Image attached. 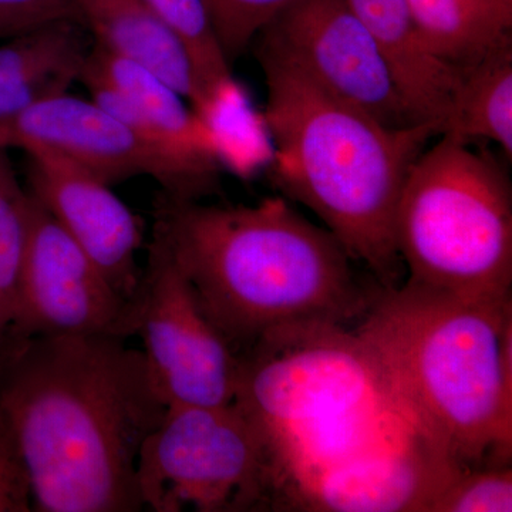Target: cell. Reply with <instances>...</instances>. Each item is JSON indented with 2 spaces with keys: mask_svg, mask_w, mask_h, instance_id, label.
<instances>
[{
  "mask_svg": "<svg viewBox=\"0 0 512 512\" xmlns=\"http://www.w3.org/2000/svg\"><path fill=\"white\" fill-rule=\"evenodd\" d=\"M3 346L0 417L35 510H143L138 457L168 407L143 352L106 333L30 336Z\"/></svg>",
  "mask_w": 512,
  "mask_h": 512,
  "instance_id": "cell-1",
  "label": "cell"
},
{
  "mask_svg": "<svg viewBox=\"0 0 512 512\" xmlns=\"http://www.w3.org/2000/svg\"><path fill=\"white\" fill-rule=\"evenodd\" d=\"M153 237L237 355L286 325L355 328L383 292L370 291L335 235L282 197L207 205L164 195Z\"/></svg>",
  "mask_w": 512,
  "mask_h": 512,
  "instance_id": "cell-2",
  "label": "cell"
},
{
  "mask_svg": "<svg viewBox=\"0 0 512 512\" xmlns=\"http://www.w3.org/2000/svg\"><path fill=\"white\" fill-rule=\"evenodd\" d=\"M266 86L262 124L279 190L305 205L384 291L402 285L396 212L436 124L387 128L323 90L291 60L258 43Z\"/></svg>",
  "mask_w": 512,
  "mask_h": 512,
  "instance_id": "cell-3",
  "label": "cell"
},
{
  "mask_svg": "<svg viewBox=\"0 0 512 512\" xmlns=\"http://www.w3.org/2000/svg\"><path fill=\"white\" fill-rule=\"evenodd\" d=\"M423 429L464 470L510 466L512 299L403 282L355 326Z\"/></svg>",
  "mask_w": 512,
  "mask_h": 512,
  "instance_id": "cell-4",
  "label": "cell"
},
{
  "mask_svg": "<svg viewBox=\"0 0 512 512\" xmlns=\"http://www.w3.org/2000/svg\"><path fill=\"white\" fill-rule=\"evenodd\" d=\"M234 403L268 468L323 463L359 446L404 400L355 328H276L239 355Z\"/></svg>",
  "mask_w": 512,
  "mask_h": 512,
  "instance_id": "cell-5",
  "label": "cell"
},
{
  "mask_svg": "<svg viewBox=\"0 0 512 512\" xmlns=\"http://www.w3.org/2000/svg\"><path fill=\"white\" fill-rule=\"evenodd\" d=\"M406 284L505 298L512 288V188L497 158L441 134L416 158L396 212Z\"/></svg>",
  "mask_w": 512,
  "mask_h": 512,
  "instance_id": "cell-6",
  "label": "cell"
},
{
  "mask_svg": "<svg viewBox=\"0 0 512 512\" xmlns=\"http://www.w3.org/2000/svg\"><path fill=\"white\" fill-rule=\"evenodd\" d=\"M137 485L157 512L269 508L264 446L235 403L168 406L141 447Z\"/></svg>",
  "mask_w": 512,
  "mask_h": 512,
  "instance_id": "cell-7",
  "label": "cell"
},
{
  "mask_svg": "<svg viewBox=\"0 0 512 512\" xmlns=\"http://www.w3.org/2000/svg\"><path fill=\"white\" fill-rule=\"evenodd\" d=\"M131 336L167 406H227L237 396L239 357L202 311L183 272L160 239L131 301Z\"/></svg>",
  "mask_w": 512,
  "mask_h": 512,
  "instance_id": "cell-8",
  "label": "cell"
},
{
  "mask_svg": "<svg viewBox=\"0 0 512 512\" xmlns=\"http://www.w3.org/2000/svg\"><path fill=\"white\" fill-rule=\"evenodd\" d=\"M256 37L323 90L382 126L403 130L424 124L376 40L345 0H296Z\"/></svg>",
  "mask_w": 512,
  "mask_h": 512,
  "instance_id": "cell-9",
  "label": "cell"
},
{
  "mask_svg": "<svg viewBox=\"0 0 512 512\" xmlns=\"http://www.w3.org/2000/svg\"><path fill=\"white\" fill-rule=\"evenodd\" d=\"M55 154L109 185L147 175L177 200L200 201L214 185L168 157L92 99L69 92L37 101L0 123V150Z\"/></svg>",
  "mask_w": 512,
  "mask_h": 512,
  "instance_id": "cell-10",
  "label": "cell"
},
{
  "mask_svg": "<svg viewBox=\"0 0 512 512\" xmlns=\"http://www.w3.org/2000/svg\"><path fill=\"white\" fill-rule=\"evenodd\" d=\"M130 312L131 301L28 192V239L6 342L97 333L127 339Z\"/></svg>",
  "mask_w": 512,
  "mask_h": 512,
  "instance_id": "cell-11",
  "label": "cell"
},
{
  "mask_svg": "<svg viewBox=\"0 0 512 512\" xmlns=\"http://www.w3.org/2000/svg\"><path fill=\"white\" fill-rule=\"evenodd\" d=\"M30 194L133 301L141 272L136 256L143 229L134 212L99 177L55 154L28 153Z\"/></svg>",
  "mask_w": 512,
  "mask_h": 512,
  "instance_id": "cell-12",
  "label": "cell"
},
{
  "mask_svg": "<svg viewBox=\"0 0 512 512\" xmlns=\"http://www.w3.org/2000/svg\"><path fill=\"white\" fill-rule=\"evenodd\" d=\"M74 6L96 45L157 74L210 123V104L190 57L146 0H74Z\"/></svg>",
  "mask_w": 512,
  "mask_h": 512,
  "instance_id": "cell-13",
  "label": "cell"
},
{
  "mask_svg": "<svg viewBox=\"0 0 512 512\" xmlns=\"http://www.w3.org/2000/svg\"><path fill=\"white\" fill-rule=\"evenodd\" d=\"M382 50L417 119L440 134L461 70L441 62L424 43L407 0H345Z\"/></svg>",
  "mask_w": 512,
  "mask_h": 512,
  "instance_id": "cell-14",
  "label": "cell"
},
{
  "mask_svg": "<svg viewBox=\"0 0 512 512\" xmlns=\"http://www.w3.org/2000/svg\"><path fill=\"white\" fill-rule=\"evenodd\" d=\"M77 23L57 20L0 43V123L79 82L89 49Z\"/></svg>",
  "mask_w": 512,
  "mask_h": 512,
  "instance_id": "cell-15",
  "label": "cell"
},
{
  "mask_svg": "<svg viewBox=\"0 0 512 512\" xmlns=\"http://www.w3.org/2000/svg\"><path fill=\"white\" fill-rule=\"evenodd\" d=\"M82 77L107 84L168 137L197 153L220 158L224 163L215 128L198 116L188 101L157 74L94 43L84 59L79 79Z\"/></svg>",
  "mask_w": 512,
  "mask_h": 512,
  "instance_id": "cell-16",
  "label": "cell"
},
{
  "mask_svg": "<svg viewBox=\"0 0 512 512\" xmlns=\"http://www.w3.org/2000/svg\"><path fill=\"white\" fill-rule=\"evenodd\" d=\"M424 43L463 70L512 46V0H407Z\"/></svg>",
  "mask_w": 512,
  "mask_h": 512,
  "instance_id": "cell-17",
  "label": "cell"
},
{
  "mask_svg": "<svg viewBox=\"0 0 512 512\" xmlns=\"http://www.w3.org/2000/svg\"><path fill=\"white\" fill-rule=\"evenodd\" d=\"M441 134L464 141H490L512 160V46L461 70ZM440 134V136H441Z\"/></svg>",
  "mask_w": 512,
  "mask_h": 512,
  "instance_id": "cell-18",
  "label": "cell"
},
{
  "mask_svg": "<svg viewBox=\"0 0 512 512\" xmlns=\"http://www.w3.org/2000/svg\"><path fill=\"white\" fill-rule=\"evenodd\" d=\"M167 28L180 40L190 57L195 76L208 104L210 124L215 114L241 99V89L232 76L207 0H146Z\"/></svg>",
  "mask_w": 512,
  "mask_h": 512,
  "instance_id": "cell-19",
  "label": "cell"
},
{
  "mask_svg": "<svg viewBox=\"0 0 512 512\" xmlns=\"http://www.w3.org/2000/svg\"><path fill=\"white\" fill-rule=\"evenodd\" d=\"M28 239V192L0 150V348L8 338Z\"/></svg>",
  "mask_w": 512,
  "mask_h": 512,
  "instance_id": "cell-20",
  "label": "cell"
},
{
  "mask_svg": "<svg viewBox=\"0 0 512 512\" xmlns=\"http://www.w3.org/2000/svg\"><path fill=\"white\" fill-rule=\"evenodd\" d=\"M510 466L463 470L437 494L429 512H511Z\"/></svg>",
  "mask_w": 512,
  "mask_h": 512,
  "instance_id": "cell-21",
  "label": "cell"
},
{
  "mask_svg": "<svg viewBox=\"0 0 512 512\" xmlns=\"http://www.w3.org/2000/svg\"><path fill=\"white\" fill-rule=\"evenodd\" d=\"M296 0H207L228 62H234Z\"/></svg>",
  "mask_w": 512,
  "mask_h": 512,
  "instance_id": "cell-22",
  "label": "cell"
},
{
  "mask_svg": "<svg viewBox=\"0 0 512 512\" xmlns=\"http://www.w3.org/2000/svg\"><path fill=\"white\" fill-rule=\"evenodd\" d=\"M76 18L74 0H0V39Z\"/></svg>",
  "mask_w": 512,
  "mask_h": 512,
  "instance_id": "cell-23",
  "label": "cell"
},
{
  "mask_svg": "<svg viewBox=\"0 0 512 512\" xmlns=\"http://www.w3.org/2000/svg\"><path fill=\"white\" fill-rule=\"evenodd\" d=\"M30 507L28 476L8 434L0 439V512H25Z\"/></svg>",
  "mask_w": 512,
  "mask_h": 512,
  "instance_id": "cell-24",
  "label": "cell"
},
{
  "mask_svg": "<svg viewBox=\"0 0 512 512\" xmlns=\"http://www.w3.org/2000/svg\"><path fill=\"white\" fill-rule=\"evenodd\" d=\"M8 430H6L5 423H3L2 417H0V439H3V437L8 436Z\"/></svg>",
  "mask_w": 512,
  "mask_h": 512,
  "instance_id": "cell-25",
  "label": "cell"
}]
</instances>
